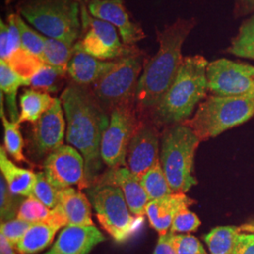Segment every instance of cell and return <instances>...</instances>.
Segmentation results:
<instances>
[{
    "label": "cell",
    "mask_w": 254,
    "mask_h": 254,
    "mask_svg": "<svg viewBox=\"0 0 254 254\" xmlns=\"http://www.w3.org/2000/svg\"><path fill=\"white\" fill-rule=\"evenodd\" d=\"M61 101L66 119V139L82 154L85 160V176L88 188L102 176V136L109 126V115L94 96L91 87L71 82Z\"/></svg>",
    "instance_id": "1"
},
{
    "label": "cell",
    "mask_w": 254,
    "mask_h": 254,
    "mask_svg": "<svg viewBox=\"0 0 254 254\" xmlns=\"http://www.w3.org/2000/svg\"><path fill=\"white\" fill-rule=\"evenodd\" d=\"M196 25L194 19H178L163 30H157L158 51L146 59L136 87L137 111L151 113L175 80L184 58L182 46Z\"/></svg>",
    "instance_id": "2"
},
{
    "label": "cell",
    "mask_w": 254,
    "mask_h": 254,
    "mask_svg": "<svg viewBox=\"0 0 254 254\" xmlns=\"http://www.w3.org/2000/svg\"><path fill=\"white\" fill-rule=\"evenodd\" d=\"M208 64L200 55L184 58L173 85L150 113L155 123L170 127L190 119L196 106L206 98Z\"/></svg>",
    "instance_id": "3"
},
{
    "label": "cell",
    "mask_w": 254,
    "mask_h": 254,
    "mask_svg": "<svg viewBox=\"0 0 254 254\" xmlns=\"http://www.w3.org/2000/svg\"><path fill=\"white\" fill-rule=\"evenodd\" d=\"M81 6L82 0H21L16 10L44 36L74 46L81 34Z\"/></svg>",
    "instance_id": "4"
},
{
    "label": "cell",
    "mask_w": 254,
    "mask_h": 254,
    "mask_svg": "<svg viewBox=\"0 0 254 254\" xmlns=\"http://www.w3.org/2000/svg\"><path fill=\"white\" fill-rule=\"evenodd\" d=\"M200 143V138L184 123L164 130L159 158L173 193H186L197 185L194 158Z\"/></svg>",
    "instance_id": "5"
},
{
    "label": "cell",
    "mask_w": 254,
    "mask_h": 254,
    "mask_svg": "<svg viewBox=\"0 0 254 254\" xmlns=\"http://www.w3.org/2000/svg\"><path fill=\"white\" fill-rule=\"evenodd\" d=\"M254 116V98L211 95L200 103L191 119L184 122L200 141L216 137Z\"/></svg>",
    "instance_id": "6"
},
{
    "label": "cell",
    "mask_w": 254,
    "mask_h": 254,
    "mask_svg": "<svg viewBox=\"0 0 254 254\" xmlns=\"http://www.w3.org/2000/svg\"><path fill=\"white\" fill-rule=\"evenodd\" d=\"M87 194L102 227L118 243L128 240L143 222V217L131 214L118 187L95 184L87 189Z\"/></svg>",
    "instance_id": "7"
},
{
    "label": "cell",
    "mask_w": 254,
    "mask_h": 254,
    "mask_svg": "<svg viewBox=\"0 0 254 254\" xmlns=\"http://www.w3.org/2000/svg\"><path fill=\"white\" fill-rule=\"evenodd\" d=\"M145 61V54L140 50L119 59L114 67L91 86L94 96L107 112L135 101Z\"/></svg>",
    "instance_id": "8"
},
{
    "label": "cell",
    "mask_w": 254,
    "mask_h": 254,
    "mask_svg": "<svg viewBox=\"0 0 254 254\" xmlns=\"http://www.w3.org/2000/svg\"><path fill=\"white\" fill-rule=\"evenodd\" d=\"M81 21V34L73 46L75 49H80L101 61H117L139 51L136 46L125 45L114 26L92 17L84 0H82Z\"/></svg>",
    "instance_id": "9"
},
{
    "label": "cell",
    "mask_w": 254,
    "mask_h": 254,
    "mask_svg": "<svg viewBox=\"0 0 254 254\" xmlns=\"http://www.w3.org/2000/svg\"><path fill=\"white\" fill-rule=\"evenodd\" d=\"M136 102H130L112 109L109 126L101 141V157L109 169L127 167V150L139 125Z\"/></svg>",
    "instance_id": "10"
},
{
    "label": "cell",
    "mask_w": 254,
    "mask_h": 254,
    "mask_svg": "<svg viewBox=\"0 0 254 254\" xmlns=\"http://www.w3.org/2000/svg\"><path fill=\"white\" fill-rule=\"evenodd\" d=\"M206 73L214 95L254 98V66L219 59L208 64Z\"/></svg>",
    "instance_id": "11"
},
{
    "label": "cell",
    "mask_w": 254,
    "mask_h": 254,
    "mask_svg": "<svg viewBox=\"0 0 254 254\" xmlns=\"http://www.w3.org/2000/svg\"><path fill=\"white\" fill-rule=\"evenodd\" d=\"M44 173L56 189L62 190L72 186L88 189L85 176V160L73 146L63 145L46 156Z\"/></svg>",
    "instance_id": "12"
},
{
    "label": "cell",
    "mask_w": 254,
    "mask_h": 254,
    "mask_svg": "<svg viewBox=\"0 0 254 254\" xmlns=\"http://www.w3.org/2000/svg\"><path fill=\"white\" fill-rule=\"evenodd\" d=\"M159 134L152 123H139L127 150V168L141 178L160 158Z\"/></svg>",
    "instance_id": "13"
},
{
    "label": "cell",
    "mask_w": 254,
    "mask_h": 254,
    "mask_svg": "<svg viewBox=\"0 0 254 254\" xmlns=\"http://www.w3.org/2000/svg\"><path fill=\"white\" fill-rule=\"evenodd\" d=\"M91 16L108 22L118 29L120 36L127 46H136L145 38V33L135 23L127 11L124 0H84Z\"/></svg>",
    "instance_id": "14"
},
{
    "label": "cell",
    "mask_w": 254,
    "mask_h": 254,
    "mask_svg": "<svg viewBox=\"0 0 254 254\" xmlns=\"http://www.w3.org/2000/svg\"><path fill=\"white\" fill-rule=\"evenodd\" d=\"M61 98H55L52 107L37 121L33 127L32 150L38 156L52 153L64 145L66 119Z\"/></svg>",
    "instance_id": "15"
},
{
    "label": "cell",
    "mask_w": 254,
    "mask_h": 254,
    "mask_svg": "<svg viewBox=\"0 0 254 254\" xmlns=\"http://www.w3.org/2000/svg\"><path fill=\"white\" fill-rule=\"evenodd\" d=\"M96 184L118 187L125 195L131 213L136 217H143L146 215V206L150 200L140 183V179L127 167L110 169L109 172L101 176Z\"/></svg>",
    "instance_id": "16"
},
{
    "label": "cell",
    "mask_w": 254,
    "mask_h": 254,
    "mask_svg": "<svg viewBox=\"0 0 254 254\" xmlns=\"http://www.w3.org/2000/svg\"><path fill=\"white\" fill-rule=\"evenodd\" d=\"M105 240V236L94 225H68L61 232L51 250L63 254H89Z\"/></svg>",
    "instance_id": "17"
},
{
    "label": "cell",
    "mask_w": 254,
    "mask_h": 254,
    "mask_svg": "<svg viewBox=\"0 0 254 254\" xmlns=\"http://www.w3.org/2000/svg\"><path fill=\"white\" fill-rule=\"evenodd\" d=\"M193 203L195 200L189 198L186 193H172L161 199L149 201L146 206V215L152 228L159 236H165L170 232L175 215Z\"/></svg>",
    "instance_id": "18"
},
{
    "label": "cell",
    "mask_w": 254,
    "mask_h": 254,
    "mask_svg": "<svg viewBox=\"0 0 254 254\" xmlns=\"http://www.w3.org/2000/svg\"><path fill=\"white\" fill-rule=\"evenodd\" d=\"M116 64V61H101L80 49L73 47L72 59L67 67V74L74 84L91 87Z\"/></svg>",
    "instance_id": "19"
},
{
    "label": "cell",
    "mask_w": 254,
    "mask_h": 254,
    "mask_svg": "<svg viewBox=\"0 0 254 254\" xmlns=\"http://www.w3.org/2000/svg\"><path fill=\"white\" fill-rule=\"evenodd\" d=\"M59 204L67 218L68 225H93L91 219V203L80 191L73 188L60 190Z\"/></svg>",
    "instance_id": "20"
},
{
    "label": "cell",
    "mask_w": 254,
    "mask_h": 254,
    "mask_svg": "<svg viewBox=\"0 0 254 254\" xmlns=\"http://www.w3.org/2000/svg\"><path fill=\"white\" fill-rule=\"evenodd\" d=\"M0 170L1 174L9 186L13 195L32 197L33 189L36 183V173L17 167L8 158L5 147H0Z\"/></svg>",
    "instance_id": "21"
},
{
    "label": "cell",
    "mask_w": 254,
    "mask_h": 254,
    "mask_svg": "<svg viewBox=\"0 0 254 254\" xmlns=\"http://www.w3.org/2000/svg\"><path fill=\"white\" fill-rule=\"evenodd\" d=\"M49 93L36 91L33 89L24 90L20 96V116L19 125L25 122L35 124L54 103Z\"/></svg>",
    "instance_id": "22"
},
{
    "label": "cell",
    "mask_w": 254,
    "mask_h": 254,
    "mask_svg": "<svg viewBox=\"0 0 254 254\" xmlns=\"http://www.w3.org/2000/svg\"><path fill=\"white\" fill-rule=\"evenodd\" d=\"M22 86H30V82L22 78L17 73L13 72L7 63L0 62L1 93L5 95L10 121L14 123L18 122L20 116L16 97L19 88Z\"/></svg>",
    "instance_id": "23"
},
{
    "label": "cell",
    "mask_w": 254,
    "mask_h": 254,
    "mask_svg": "<svg viewBox=\"0 0 254 254\" xmlns=\"http://www.w3.org/2000/svg\"><path fill=\"white\" fill-rule=\"evenodd\" d=\"M57 231V228L47 223L32 224L20 240L15 250L20 254H37L49 246Z\"/></svg>",
    "instance_id": "24"
},
{
    "label": "cell",
    "mask_w": 254,
    "mask_h": 254,
    "mask_svg": "<svg viewBox=\"0 0 254 254\" xmlns=\"http://www.w3.org/2000/svg\"><path fill=\"white\" fill-rule=\"evenodd\" d=\"M66 76L67 70L45 64L30 79V87L36 91L56 93L64 87Z\"/></svg>",
    "instance_id": "25"
},
{
    "label": "cell",
    "mask_w": 254,
    "mask_h": 254,
    "mask_svg": "<svg viewBox=\"0 0 254 254\" xmlns=\"http://www.w3.org/2000/svg\"><path fill=\"white\" fill-rule=\"evenodd\" d=\"M238 233L237 226H218L212 229L203 237L210 254H233Z\"/></svg>",
    "instance_id": "26"
},
{
    "label": "cell",
    "mask_w": 254,
    "mask_h": 254,
    "mask_svg": "<svg viewBox=\"0 0 254 254\" xmlns=\"http://www.w3.org/2000/svg\"><path fill=\"white\" fill-rule=\"evenodd\" d=\"M140 183L150 201L161 199L173 193L164 173L160 160L140 178Z\"/></svg>",
    "instance_id": "27"
},
{
    "label": "cell",
    "mask_w": 254,
    "mask_h": 254,
    "mask_svg": "<svg viewBox=\"0 0 254 254\" xmlns=\"http://www.w3.org/2000/svg\"><path fill=\"white\" fill-rule=\"evenodd\" d=\"M73 53V46L53 38H45L41 60L44 64L67 70Z\"/></svg>",
    "instance_id": "28"
},
{
    "label": "cell",
    "mask_w": 254,
    "mask_h": 254,
    "mask_svg": "<svg viewBox=\"0 0 254 254\" xmlns=\"http://www.w3.org/2000/svg\"><path fill=\"white\" fill-rule=\"evenodd\" d=\"M7 64L13 72L29 82L45 64L39 57L29 53L22 47L11 55Z\"/></svg>",
    "instance_id": "29"
},
{
    "label": "cell",
    "mask_w": 254,
    "mask_h": 254,
    "mask_svg": "<svg viewBox=\"0 0 254 254\" xmlns=\"http://www.w3.org/2000/svg\"><path fill=\"white\" fill-rule=\"evenodd\" d=\"M4 127V147L7 153L13 157L17 162H27L23 154L24 140L20 132L18 123L11 122L7 118L4 112L0 113Z\"/></svg>",
    "instance_id": "30"
},
{
    "label": "cell",
    "mask_w": 254,
    "mask_h": 254,
    "mask_svg": "<svg viewBox=\"0 0 254 254\" xmlns=\"http://www.w3.org/2000/svg\"><path fill=\"white\" fill-rule=\"evenodd\" d=\"M228 52L240 58L254 59V15L242 24Z\"/></svg>",
    "instance_id": "31"
},
{
    "label": "cell",
    "mask_w": 254,
    "mask_h": 254,
    "mask_svg": "<svg viewBox=\"0 0 254 254\" xmlns=\"http://www.w3.org/2000/svg\"><path fill=\"white\" fill-rule=\"evenodd\" d=\"M52 209L48 208L34 197H29L20 205L17 218L27 221L31 224L47 223L50 224L52 219Z\"/></svg>",
    "instance_id": "32"
},
{
    "label": "cell",
    "mask_w": 254,
    "mask_h": 254,
    "mask_svg": "<svg viewBox=\"0 0 254 254\" xmlns=\"http://www.w3.org/2000/svg\"><path fill=\"white\" fill-rule=\"evenodd\" d=\"M16 23L20 32L21 47L41 59L46 37L26 23L25 19L19 13H16Z\"/></svg>",
    "instance_id": "33"
},
{
    "label": "cell",
    "mask_w": 254,
    "mask_h": 254,
    "mask_svg": "<svg viewBox=\"0 0 254 254\" xmlns=\"http://www.w3.org/2000/svg\"><path fill=\"white\" fill-rule=\"evenodd\" d=\"M59 196L60 190L47 180L45 173H37L32 197L40 200L48 208L53 209L59 204Z\"/></svg>",
    "instance_id": "34"
},
{
    "label": "cell",
    "mask_w": 254,
    "mask_h": 254,
    "mask_svg": "<svg viewBox=\"0 0 254 254\" xmlns=\"http://www.w3.org/2000/svg\"><path fill=\"white\" fill-rule=\"evenodd\" d=\"M201 222L198 216L189 208L182 209L173 218L170 233L184 234L193 233L198 230Z\"/></svg>",
    "instance_id": "35"
},
{
    "label": "cell",
    "mask_w": 254,
    "mask_h": 254,
    "mask_svg": "<svg viewBox=\"0 0 254 254\" xmlns=\"http://www.w3.org/2000/svg\"><path fill=\"white\" fill-rule=\"evenodd\" d=\"M171 241L177 254H207L200 240L194 236L171 233Z\"/></svg>",
    "instance_id": "36"
},
{
    "label": "cell",
    "mask_w": 254,
    "mask_h": 254,
    "mask_svg": "<svg viewBox=\"0 0 254 254\" xmlns=\"http://www.w3.org/2000/svg\"><path fill=\"white\" fill-rule=\"evenodd\" d=\"M31 225H32L31 223L19 218L3 221L1 222L0 234L6 237L9 244L15 250L20 240L23 238V236H25V234L27 233V230Z\"/></svg>",
    "instance_id": "37"
},
{
    "label": "cell",
    "mask_w": 254,
    "mask_h": 254,
    "mask_svg": "<svg viewBox=\"0 0 254 254\" xmlns=\"http://www.w3.org/2000/svg\"><path fill=\"white\" fill-rule=\"evenodd\" d=\"M14 196L10 190L4 176H0V217L2 222L14 219L17 216Z\"/></svg>",
    "instance_id": "38"
},
{
    "label": "cell",
    "mask_w": 254,
    "mask_h": 254,
    "mask_svg": "<svg viewBox=\"0 0 254 254\" xmlns=\"http://www.w3.org/2000/svg\"><path fill=\"white\" fill-rule=\"evenodd\" d=\"M232 254H254V234L239 232Z\"/></svg>",
    "instance_id": "39"
},
{
    "label": "cell",
    "mask_w": 254,
    "mask_h": 254,
    "mask_svg": "<svg viewBox=\"0 0 254 254\" xmlns=\"http://www.w3.org/2000/svg\"><path fill=\"white\" fill-rule=\"evenodd\" d=\"M9 46V27L7 22L0 20V62L7 63L9 60L8 55Z\"/></svg>",
    "instance_id": "40"
},
{
    "label": "cell",
    "mask_w": 254,
    "mask_h": 254,
    "mask_svg": "<svg viewBox=\"0 0 254 254\" xmlns=\"http://www.w3.org/2000/svg\"><path fill=\"white\" fill-rule=\"evenodd\" d=\"M154 254H177L171 241V233L160 236L154 249Z\"/></svg>",
    "instance_id": "41"
},
{
    "label": "cell",
    "mask_w": 254,
    "mask_h": 254,
    "mask_svg": "<svg viewBox=\"0 0 254 254\" xmlns=\"http://www.w3.org/2000/svg\"><path fill=\"white\" fill-rule=\"evenodd\" d=\"M0 254H16L14 248L9 244L6 237L0 234Z\"/></svg>",
    "instance_id": "42"
},
{
    "label": "cell",
    "mask_w": 254,
    "mask_h": 254,
    "mask_svg": "<svg viewBox=\"0 0 254 254\" xmlns=\"http://www.w3.org/2000/svg\"><path fill=\"white\" fill-rule=\"evenodd\" d=\"M238 230L239 232L254 234V223H246L241 226H238Z\"/></svg>",
    "instance_id": "43"
},
{
    "label": "cell",
    "mask_w": 254,
    "mask_h": 254,
    "mask_svg": "<svg viewBox=\"0 0 254 254\" xmlns=\"http://www.w3.org/2000/svg\"><path fill=\"white\" fill-rule=\"evenodd\" d=\"M60 254V253H57V252H54V251H50V252H48V253H46V254Z\"/></svg>",
    "instance_id": "44"
},
{
    "label": "cell",
    "mask_w": 254,
    "mask_h": 254,
    "mask_svg": "<svg viewBox=\"0 0 254 254\" xmlns=\"http://www.w3.org/2000/svg\"><path fill=\"white\" fill-rule=\"evenodd\" d=\"M13 1H14V0H5V2H6V5H7V6L9 5V4H11Z\"/></svg>",
    "instance_id": "45"
}]
</instances>
